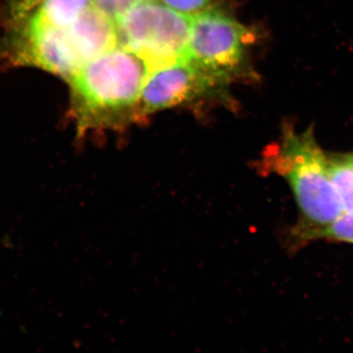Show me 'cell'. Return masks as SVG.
Instances as JSON below:
<instances>
[{"label": "cell", "mask_w": 353, "mask_h": 353, "mask_svg": "<svg viewBox=\"0 0 353 353\" xmlns=\"http://www.w3.org/2000/svg\"><path fill=\"white\" fill-rule=\"evenodd\" d=\"M150 71L145 60L121 46L83 64L70 80L79 134L141 120L139 101Z\"/></svg>", "instance_id": "6da1fadb"}, {"label": "cell", "mask_w": 353, "mask_h": 353, "mask_svg": "<svg viewBox=\"0 0 353 353\" xmlns=\"http://www.w3.org/2000/svg\"><path fill=\"white\" fill-rule=\"evenodd\" d=\"M271 157L272 167L289 182L303 213L305 225L299 233L327 226L345 212L330 179L327 155L311 129L296 132L285 128Z\"/></svg>", "instance_id": "7a4b0ae2"}, {"label": "cell", "mask_w": 353, "mask_h": 353, "mask_svg": "<svg viewBox=\"0 0 353 353\" xmlns=\"http://www.w3.org/2000/svg\"><path fill=\"white\" fill-rule=\"evenodd\" d=\"M118 46L136 53L150 70L187 57L192 16L161 0H145L115 20Z\"/></svg>", "instance_id": "3957f363"}, {"label": "cell", "mask_w": 353, "mask_h": 353, "mask_svg": "<svg viewBox=\"0 0 353 353\" xmlns=\"http://www.w3.org/2000/svg\"><path fill=\"white\" fill-rule=\"evenodd\" d=\"M252 32L231 16L211 8L192 16L185 59L221 85L250 75Z\"/></svg>", "instance_id": "277c9868"}, {"label": "cell", "mask_w": 353, "mask_h": 353, "mask_svg": "<svg viewBox=\"0 0 353 353\" xmlns=\"http://www.w3.org/2000/svg\"><path fill=\"white\" fill-rule=\"evenodd\" d=\"M226 88L187 59L157 67L150 70L143 85L139 117L143 119L162 109L221 97Z\"/></svg>", "instance_id": "5b68a950"}, {"label": "cell", "mask_w": 353, "mask_h": 353, "mask_svg": "<svg viewBox=\"0 0 353 353\" xmlns=\"http://www.w3.org/2000/svg\"><path fill=\"white\" fill-rule=\"evenodd\" d=\"M24 21L15 41L17 61L51 72L71 80L83 63L78 57L66 30L32 19Z\"/></svg>", "instance_id": "8992f818"}, {"label": "cell", "mask_w": 353, "mask_h": 353, "mask_svg": "<svg viewBox=\"0 0 353 353\" xmlns=\"http://www.w3.org/2000/svg\"><path fill=\"white\" fill-rule=\"evenodd\" d=\"M65 30L83 64L118 46L115 20L94 6Z\"/></svg>", "instance_id": "52a82bcc"}, {"label": "cell", "mask_w": 353, "mask_h": 353, "mask_svg": "<svg viewBox=\"0 0 353 353\" xmlns=\"http://www.w3.org/2000/svg\"><path fill=\"white\" fill-rule=\"evenodd\" d=\"M92 6V0H24L17 11L21 19L67 29Z\"/></svg>", "instance_id": "ba28073f"}, {"label": "cell", "mask_w": 353, "mask_h": 353, "mask_svg": "<svg viewBox=\"0 0 353 353\" xmlns=\"http://www.w3.org/2000/svg\"><path fill=\"white\" fill-rule=\"evenodd\" d=\"M328 172L345 212H353V153L327 155Z\"/></svg>", "instance_id": "9c48e42d"}, {"label": "cell", "mask_w": 353, "mask_h": 353, "mask_svg": "<svg viewBox=\"0 0 353 353\" xmlns=\"http://www.w3.org/2000/svg\"><path fill=\"white\" fill-rule=\"evenodd\" d=\"M299 234L306 240L328 239L353 243V212H343L340 217L327 226L308 230Z\"/></svg>", "instance_id": "30bf717a"}, {"label": "cell", "mask_w": 353, "mask_h": 353, "mask_svg": "<svg viewBox=\"0 0 353 353\" xmlns=\"http://www.w3.org/2000/svg\"><path fill=\"white\" fill-rule=\"evenodd\" d=\"M163 3L185 15L194 16L214 8L220 0H161Z\"/></svg>", "instance_id": "8fae6325"}, {"label": "cell", "mask_w": 353, "mask_h": 353, "mask_svg": "<svg viewBox=\"0 0 353 353\" xmlns=\"http://www.w3.org/2000/svg\"><path fill=\"white\" fill-rule=\"evenodd\" d=\"M92 6L116 20L121 15L145 0H92Z\"/></svg>", "instance_id": "7c38bea8"}]
</instances>
